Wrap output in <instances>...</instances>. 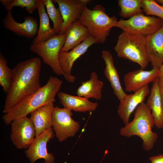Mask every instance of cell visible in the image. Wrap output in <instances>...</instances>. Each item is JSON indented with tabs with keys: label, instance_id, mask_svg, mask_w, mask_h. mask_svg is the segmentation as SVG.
I'll return each mask as SVG.
<instances>
[{
	"label": "cell",
	"instance_id": "obj_1",
	"mask_svg": "<svg viewBox=\"0 0 163 163\" xmlns=\"http://www.w3.org/2000/svg\"><path fill=\"white\" fill-rule=\"evenodd\" d=\"M41 60L34 57L19 62L12 69L13 78L10 88L7 93L4 113H8L21 100L41 87Z\"/></svg>",
	"mask_w": 163,
	"mask_h": 163
},
{
	"label": "cell",
	"instance_id": "obj_2",
	"mask_svg": "<svg viewBox=\"0 0 163 163\" xmlns=\"http://www.w3.org/2000/svg\"><path fill=\"white\" fill-rule=\"evenodd\" d=\"M62 82V81L58 78L51 76L44 85L23 99L9 112L3 115L2 119L5 123L9 125L14 120L27 117L40 107L54 103Z\"/></svg>",
	"mask_w": 163,
	"mask_h": 163
},
{
	"label": "cell",
	"instance_id": "obj_3",
	"mask_svg": "<svg viewBox=\"0 0 163 163\" xmlns=\"http://www.w3.org/2000/svg\"><path fill=\"white\" fill-rule=\"evenodd\" d=\"M154 126L151 109L146 103L143 102L135 109L132 121L121 128L120 133L121 136L127 137L139 136L142 140L143 149L149 151L153 148L158 138L157 133L152 130Z\"/></svg>",
	"mask_w": 163,
	"mask_h": 163
},
{
	"label": "cell",
	"instance_id": "obj_4",
	"mask_svg": "<svg viewBox=\"0 0 163 163\" xmlns=\"http://www.w3.org/2000/svg\"><path fill=\"white\" fill-rule=\"evenodd\" d=\"M78 21L87 28L89 35L101 43L105 42L110 30L116 27L118 21L115 16L107 15L105 8L100 5L92 9L85 6Z\"/></svg>",
	"mask_w": 163,
	"mask_h": 163
},
{
	"label": "cell",
	"instance_id": "obj_5",
	"mask_svg": "<svg viewBox=\"0 0 163 163\" xmlns=\"http://www.w3.org/2000/svg\"><path fill=\"white\" fill-rule=\"evenodd\" d=\"M145 43L146 37L123 31L118 37L114 49L120 58L137 63L144 69L149 62Z\"/></svg>",
	"mask_w": 163,
	"mask_h": 163
},
{
	"label": "cell",
	"instance_id": "obj_6",
	"mask_svg": "<svg viewBox=\"0 0 163 163\" xmlns=\"http://www.w3.org/2000/svg\"><path fill=\"white\" fill-rule=\"evenodd\" d=\"M65 34H56L47 40L31 44L30 50L37 54L43 62L50 66L56 74L63 75L59 61V56L66 40Z\"/></svg>",
	"mask_w": 163,
	"mask_h": 163
},
{
	"label": "cell",
	"instance_id": "obj_7",
	"mask_svg": "<svg viewBox=\"0 0 163 163\" xmlns=\"http://www.w3.org/2000/svg\"><path fill=\"white\" fill-rule=\"evenodd\" d=\"M163 26V20L154 16L137 14L127 20L121 19L116 26L126 31L146 37L155 33Z\"/></svg>",
	"mask_w": 163,
	"mask_h": 163
},
{
	"label": "cell",
	"instance_id": "obj_8",
	"mask_svg": "<svg viewBox=\"0 0 163 163\" xmlns=\"http://www.w3.org/2000/svg\"><path fill=\"white\" fill-rule=\"evenodd\" d=\"M71 110L58 106L53 107L52 113L53 129L55 136L60 142L74 136L79 129L78 121L72 118Z\"/></svg>",
	"mask_w": 163,
	"mask_h": 163
},
{
	"label": "cell",
	"instance_id": "obj_9",
	"mask_svg": "<svg viewBox=\"0 0 163 163\" xmlns=\"http://www.w3.org/2000/svg\"><path fill=\"white\" fill-rule=\"evenodd\" d=\"M10 138L13 144L18 149H27L36 136L35 127L27 117L17 119L11 124Z\"/></svg>",
	"mask_w": 163,
	"mask_h": 163
},
{
	"label": "cell",
	"instance_id": "obj_10",
	"mask_svg": "<svg viewBox=\"0 0 163 163\" xmlns=\"http://www.w3.org/2000/svg\"><path fill=\"white\" fill-rule=\"evenodd\" d=\"M97 43L89 35L80 44L67 52H60L59 59L60 64L65 79L71 83L75 82L76 78L72 74L73 66L75 62L93 44Z\"/></svg>",
	"mask_w": 163,
	"mask_h": 163
},
{
	"label": "cell",
	"instance_id": "obj_11",
	"mask_svg": "<svg viewBox=\"0 0 163 163\" xmlns=\"http://www.w3.org/2000/svg\"><path fill=\"white\" fill-rule=\"evenodd\" d=\"M54 137L52 128L36 136L33 143L25 151L31 163H34L40 159L44 160V163L54 162V157L52 153L48 152L47 146L48 142Z\"/></svg>",
	"mask_w": 163,
	"mask_h": 163
},
{
	"label": "cell",
	"instance_id": "obj_12",
	"mask_svg": "<svg viewBox=\"0 0 163 163\" xmlns=\"http://www.w3.org/2000/svg\"><path fill=\"white\" fill-rule=\"evenodd\" d=\"M57 3L63 20L60 34H65L70 26L79 20L89 0H54Z\"/></svg>",
	"mask_w": 163,
	"mask_h": 163
},
{
	"label": "cell",
	"instance_id": "obj_13",
	"mask_svg": "<svg viewBox=\"0 0 163 163\" xmlns=\"http://www.w3.org/2000/svg\"><path fill=\"white\" fill-rule=\"evenodd\" d=\"M11 11H7L3 19V24L6 29L10 30L19 36L31 38L37 34L39 26L37 20L30 16H27L24 22H17L13 17Z\"/></svg>",
	"mask_w": 163,
	"mask_h": 163
},
{
	"label": "cell",
	"instance_id": "obj_14",
	"mask_svg": "<svg viewBox=\"0 0 163 163\" xmlns=\"http://www.w3.org/2000/svg\"><path fill=\"white\" fill-rule=\"evenodd\" d=\"M159 75V69L153 68L146 71L141 69L129 72L124 76L125 90L136 92L148 83L153 82Z\"/></svg>",
	"mask_w": 163,
	"mask_h": 163
},
{
	"label": "cell",
	"instance_id": "obj_15",
	"mask_svg": "<svg viewBox=\"0 0 163 163\" xmlns=\"http://www.w3.org/2000/svg\"><path fill=\"white\" fill-rule=\"evenodd\" d=\"M150 91L148 84H147L133 94H126L120 102L117 113L125 125L129 122L132 113L139 104L144 102Z\"/></svg>",
	"mask_w": 163,
	"mask_h": 163
},
{
	"label": "cell",
	"instance_id": "obj_16",
	"mask_svg": "<svg viewBox=\"0 0 163 163\" xmlns=\"http://www.w3.org/2000/svg\"><path fill=\"white\" fill-rule=\"evenodd\" d=\"M147 55L153 68L163 64V26L154 34L146 37Z\"/></svg>",
	"mask_w": 163,
	"mask_h": 163
},
{
	"label": "cell",
	"instance_id": "obj_17",
	"mask_svg": "<svg viewBox=\"0 0 163 163\" xmlns=\"http://www.w3.org/2000/svg\"><path fill=\"white\" fill-rule=\"evenodd\" d=\"M57 96L63 107L75 112H93L98 106L97 102H91L87 98L72 95L62 91H59Z\"/></svg>",
	"mask_w": 163,
	"mask_h": 163
},
{
	"label": "cell",
	"instance_id": "obj_18",
	"mask_svg": "<svg viewBox=\"0 0 163 163\" xmlns=\"http://www.w3.org/2000/svg\"><path fill=\"white\" fill-rule=\"evenodd\" d=\"M101 57L105 64L104 75L110 82L114 94L120 102L126 94L121 86L119 76L115 67L112 56L109 51L104 50L102 52Z\"/></svg>",
	"mask_w": 163,
	"mask_h": 163
},
{
	"label": "cell",
	"instance_id": "obj_19",
	"mask_svg": "<svg viewBox=\"0 0 163 163\" xmlns=\"http://www.w3.org/2000/svg\"><path fill=\"white\" fill-rule=\"evenodd\" d=\"M54 106L53 103L45 105L30 113L29 117L36 130V136L52 128V113Z\"/></svg>",
	"mask_w": 163,
	"mask_h": 163
},
{
	"label": "cell",
	"instance_id": "obj_20",
	"mask_svg": "<svg viewBox=\"0 0 163 163\" xmlns=\"http://www.w3.org/2000/svg\"><path fill=\"white\" fill-rule=\"evenodd\" d=\"M66 38L60 52H67L82 43L89 35L87 28L78 21L74 23L65 33Z\"/></svg>",
	"mask_w": 163,
	"mask_h": 163
},
{
	"label": "cell",
	"instance_id": "obj_21",
	"mask_svg": "<svg viewBox=\"0 0 163 163\" xmlns=\"http://www.w3.org/2000/svg\"><path fill=\"white\" fill-rule=\"evenodd\" d=\"M158 77L152 82L146 104L150 108L153 117L155 126L158 129L163 128V109L158 85Z\"/></svg>",
	"mask_w": 163,
	"mask_h": 163
},
{
	"label": "cell",
	"instance_id": "obj_22",
	"mask_svg": "<svg viewBox=\"0 0 163 163\" xmlns=\"http://www.w3.org/2000/svg\"><path fill=\"white\" fill-rule=\"evenodd\" d=\"M104 85L103 82L99 79L97 73L93 72L88 80L81 82V85L77 90L76 93L80 97L100 100Z\"/></svg>",
	"mask_w": 163,
	"mask_h": 163
},
{
	"label": "cell",
	"instance_id": "obj_23",
	"mask_svg": "<svg viewBox=\"0 0 163 163\" xmlns=\"http://www.w3.org/2000/svg\"><path fill=\"white\" fill-rule=\"evenodd\" d=\"M43 0H38L37 9L39 17L40 24L37 36L33 41V44L46 41L56 34L51 27L49 18L45 10Z\"/></svg>",
	"mask_w": 163,
	"mask_h": 163
},
{
	"label": "cell",
	"instance_id": "obj_24",
	"mask_svg": "<svg viewBox=\"0 0 163 163\" xmlns=\"http://www.w3.org/2000/svg\"><path fill=\"white\" fill-rule=\"evenodd\" d=\"M118 3L120 8L118 14L123 18H130L143 11L142 0H119Z\"/></svg>",
	"mask_w": 163,
	"mask_h": 163
},
{
	"label": "cell",
	"instance_id": "obj_25",
	"mask_svg": "<svg viewBox=\"0 0 163 163\" xmlns=\"http://www.w3.org/2000/svg\"><path fill=\"white\" fill-rule=\"evenodd\" d=\"M47 14L53 23V28L56 34H60L63 20L59 8H56L52 0H43Z\"/></svg>",
	"mask_w": 163,
	"mask_h": 163
},
{
	"label": "cell",
	"instance_id": "obj_26",
	"mask_svg": "<svg viewBox=\"0 0 163 163\" xmlns=\"http://www.w3.org/2000/svg\"><path fill=\"white\" fill-rule=\"evenodd\" d=\"M12 69L7 65V61L1 53H0V85L5 92L7 93L11 85L13 78Z\"/></svg>",
	"mask_w": 163,
	"mask_h": 163
},
{
	"label": "cell",
	"instance_id": "obj_27",
	"mask_svg": "<svg viewBox=\"0 0 163 163\" xmlns=\"http://www.w3.org/2000/svg\"><path fill=\"white\" fill-rule=\"evenodd\" d=\"M1 3L7 11L12 10L14 7H19L30 14L32 13L37 8L38 0H0Z\"/></svg>",
	"mask_w": 163,
	"mask_h": 163
},
{
	"label": "cell",
	"instance_id": "obj_28",
	"mask_svg": "<svg viewBox=\"0 0 163 163\" xmlns=\"http://www.w3.org/2000/svg\"><path fill=\"white\" fill-rule=\"evenodd\" d=\"M142 9L147 15L155 16L163 20V6L154 0H142Z\"/></svg>",
	"mask_w": 163,
	"mask_h": 163
},
{
	"label": "cell",
	"instance_id": "obj_29",
	"mask_svg": "<svg viewBox=\"0 0 163 163\" xmlns=\"http://www.w3.org/2000/svg\"><path fill=\"white\" fill-rule=\"evenodd\" d=\"M149 159L151 163H163V154L151 156Z\"/></svg>",
	"mask_w": 163,
	"mask_h": 163
},
{
	"label": "cell",
	"instance_id": "obj_30",
	"mask_svg": "<svg viewBox=\"0 0 163 163\" xmlns=\"http://www.w3.org/2000/svg\"><path fill=\"white\" fill-rule=\"evenodd\" d=\"M158 85L160 99L163 109V78H158Z\"/></svg>",
	"mask_w": 163,
	"mask_h": 163
},
{
	"label": "cell",
	"instance_id": "obj_31",
	"mask_svg": "<svg viewBox=\"0 0 163 163\" xmlns=\"http://www.w3.org/2000/svg\"><path fill=\"white\" fill-rule=\"evenodd\" d=\"M159 69V75L158 78H163V64Z\"/></svg>",
	"mask_w": 163,
	"mask_h": 163
},
{
	"label": "cell",
	"instance_id": "obj_32",
	"mask_svg": "<svg viewBox=\"0 0 163 163\" xmlns=\"http://www.w3.org/2000/svg\"><path fill=\"white\" fill-rule=\"evenodd\" d=\"M155 1L158 4L163 6V0H155Z\"/></svg>",
	"mask_w": 163,
	"mask_h": 163
}]
</instances>
